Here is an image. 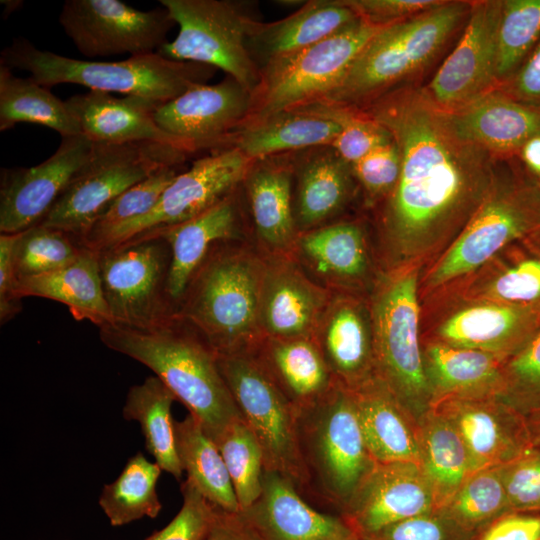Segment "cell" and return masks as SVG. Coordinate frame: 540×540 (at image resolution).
<instances>
[{
	"mask_svg": "<svg viewBox=\"0 0 540 540\" xmlns=\"http://www.w3.org/2000/svg\"><path fill=\"white\" fill-rule=\"evenodd\" d=\"M540 39V0H504L498 34L497 79L508 81Z\"/></svg>",
	"mask_w": 540,
	"mask_h": 540,
	"instance_id": "45",
	"label": "cell"
},
{
	"mask_svg": "<svg viewBox=\"0 0 540 540\" xmlns=\"http://www.w3.org/2000/svg\"><path fill=\"white\" fill-rule=\"evenodd\" d=\"M294 162L293 214L300 233L328 224L353 194L352 166L331 146Z\"/></svg>",
	"mask_w": 540,
	"mask_h": 540,
	"instance_id": "30",
	"label": "cell"
},
{
	"mask_svg": "<svg viewBox=\"0 0 540 540\" xmlns=\"http://www.w3.org/2000/svg\"><path fill=\"white\" fill-rule=\"evenodd\" d=\"M476 535L461 527L439 509L384 528L370 540H475Z\"/></svg>",
	"mask_w": 540,
	"mask_h": 540,
	"instance_id": "51",
	"label": "cell"
},
{
	"mask_svg": "<svg viewBox=\"0 0 540 540\" xmlns=\"http://www.w3.org/2000/svg\"><path fill=\"white\" fill-rule=\"evenodd\" d=\"M94 142L83 134L61 137L57 150L29 168H2L0 232L16 234L46 217L75 175L89 160Z\"/></svg>",
	"mask_w": 540,
	"mask_h": 540,
	"instance_id": "17",
	"label": "cell"
},
{
	"mask_svg": "<svg viewBox=\"0 0 540 540\" xmlns=\"http://www.w3.org/2000/svg\"><path fill=\"white\" fill-rule=\"evenodd\" d=\"M252 162L232 147L196 159L168 185L151 211L104 232L85 246L102 251L156 237L192 219L236 191Z\"/></svg>",
	"mask_w": 540,
	"mask_h": 540,
	"instance_id": "12",
	"label": "cell"
},
{
	"mask_svg": "<svg viewBox=\"0 0 540 540\" xmlns=\"http://www.w3.org/2000/svg\"><path fill=\"white\" fill-rule=\"evenodd\" d=\"M358 18L343 0L307 1L281 20L260 21L248 40V49L260 70L326 39Z\"/></svg>",
	"mask_w": 540,
	"mask_h": 540,
	"instance_id": "33",
	"label": "cell"
},
{
	"mask_svg": "<svg viewBox=\"0 0 540 540\" xmlns=\"http://www.w3.org/2000/svg\"><path fill=\"white\" fill-rule=\"evenodd\" d=\"M251 100L252 93L227 76L216 84H197L161 104L155 121L191 153L207 148L217 151L244 123Z\"/></svg>",
	"mask_w": 540,
	"mask_h": 540,
	"instance_id": "19",
	"label": "cell"
},
{
	"mask_svg": "<svg viewBox=\"0 0 540 540\" xmlns=\"http://www.w3.org/2000/svg\"><path fill=\"white\" fill-rule=\"evenodd\" d=\"M447 113L462 138L492 155L519 154L529 139L540 135V106L519 101L505 92L491 90Z\"/></svg>",
	"mask_w": 540,
	"mask_h": 540,
	"instance_id": "28",
	"label": "cell"
},
{
	"mask_svg": "<svg viewBox=\"0 0 540 540\" xmlns=\"http://www.w3.org/2000/svg\"><path fill=\"white\" fill-rule=\"evenodd\" d=\"M385 25L359 17L326 39L265 65L260 69V82L241 127L323 99Z\"/></svg>",
	"mask_w": 540,
	"mask_h": 540,
	"instance_id": "8",
	"label": "cell"
},
{
	"mask_svg": "<svg viewBox=\"0 0 540 540\" xmlns=\"http://www.w3.org/2000/svg\"><path fill=\"white\" fill-rule=\"evenodd\" d=\"M99 253V271L111 324L146 329L176 315L168 295L171 250L162 237Z\"/></svg>",
	"mask_w": 540,
	"mask_h": 540,
	"instance_id": "13",
	"label": "cell"
},
{
	"mask_svg": "<svg viewBox=\"0 0 540 540\" xmlns=\"http://www.w3.org/2000/svg\"><path fill=\"white\" fill-rule=\"evenodd\" d=\"M217 358L242 419L261 447L264 469L279 473L299 492L310 489L300 445L298 408L251 351L217 354Z\"/></svg>",
	"mask_w": 540,
	"mask_h": 540,
	"instance_id": "9",
	"label": "cell"
},
{
	"mask_svg": "<svg viewBox=\"0 0 540 540\" xmlns=\"http://www.w3.org/2000/svg\"><path fill=\"white\" fill-rule=\"evenodd\" d=\"M436 510L430 486L415 462L377 463L340 512L360 539Z\"/></svg>",
	"mask_w": 540,
	"mask_h": 540,
	"instance_id": "20",
	"label": "cell"
},
{
	"mask_svg": "<svg viewBox=\"0 0 540 540\" xmlns=\"http://www.w3.org/2000/svg\"><path fill=\"white\" fill-rule=\"evenodd\" d=\"M361 540H370V539H361Z\"/></svg>",
	"mask_w": 540,
	"mask_h": 540,
	"instance_id": "62",
	"label": "cell"
},
{
	"mask_svg": "<svg viewBox=\"0 0 540 540\" xmlns=\"http://www.w3.org/2000/svg\"><path fill=\"white\" fill-rule=\"evenodd\" d=\"M19 233L0 235V323L14 318L22 309L14 270V248Z\"/></svg>",
	"mask_w": 540,
	"mask_h": 540,
	"instance_id": "54",
	"label": "cell"
},
{
	"mask_svg": "<svg viewBox=\"0 0 540 540\" xmlns=\"http://www.w3.org/2000/svg\"><path fill=\"white\" fill-rule=\"evenodd\" d=\"M162 471L156 462L138 452L128 459L113 482L104 485L98 504L112 526L159 515L162 504L157 484Z\"/></svg>",
	"mask_w": 540,
	"mask_h": 540,
	"instance_id": "41",
	"label": "cell"
},
{
	"mask_svg": "<svg viewBox=\"0 0 540 540\" xmlns=\"http://www.w3.org/2000/svg\"><path fill=\"white\" fill-rule=\"evenodd\" d=\"M432 404L449 397L503 395V361L495 355L444 342L430 344L423 354Z\"/></svg>",
	"mask_w": 540,
	"mask_h": 540,
	"instance_id": "34",
	"label": "cell"
},
{
	"mask_svg": "<svg viewBox=\"0 0 540 540\" xmlns=\"http://www.w3.org/2000/svg\"><path fill=\"white\" fill-rule=\"evenodd\" d=\"M290 254L311 279L333 294H344L369 271L365 234L354 222L328 223L300 233Z\"/></svg>",
	"mask_w": 540,
	"mask_h": 540,
	"instance_id": "29",
	"label": "cell"
},
{
	"mask_svg": "<svg viewBox=\"0 0 540 540\" xmlns=\"http://www.w3.org/2000/svg\"><path fill=\"white\" fill-rule=\"evenodd\" d=\"M240 187L203 213L156 236L164 238L170 246L168 295L175 312L191 279L212 248L221 242L246 240Z\"/></svg>",
	"mask_w": 540,
	"mask_h": 540,
	"instance_id": "25",
	"label": "cell"
},
{
	"mask_svg": "<svg viewBox=\"0 0 540 540\" xmlns=\"http://www.w3.org/2000/svg\"><path fill=\"white\" fill-rule=\"evenodd\" d=\"M364 108L400 151L382 222L389 244L408 254L476 211L491 186L493 155L462 138L424 89L388 91Z\"/></svg>",
	"mask_w": 540,
	"mask_h": 540,
	"instance_id": "1",
	"label": "cell"
},
{
	"mask_svg": "<svg viewBox=\"0 0 540 540\" xmlns=\"http://www.w3.org/2000/svg\"><path fill=\"white\" fill-rule=\"evenodd\" d=\"M264 268V255L247 240L218 243L191 279L176 316L194 327L217 354L253 350L262 339Z\"/></svg>",
	"mask_w": 540,
	"mask_h": 540,
	"instance_id": "3",
	"label": "cell"
},
{
	"mask_svg": "<svg viewBox=\"0 0 540 540\" xmlns=\"http://www.w3.org/2000/svg\"><path fill=\"white\" fill-rule=\"evenodd\" d=\"M204 540H261L255 529L240 513L217 508L215 520Z\"/></svg>",
	"mask_w": 540,
	"mask_h": 540,
	"instance_id": "57",
	"label": "cell"
},
{
	"mask_svg": "<svg viewBox=\"0 0 540 540\" xmlns=\"http://www.w3.org/2000/svg\"><path fill=\"white\" fill-rule=\"evenodd\" d=\"M18 295L42 297L65 304L77 320L100 327L112 320L99 271V253L88 247L70 264L47 274L21 280Z\"/></svg>",
	"mask_w": 540,
	"mask_h": 540,
	"instance_id": "36",
	"label": "cell"
},
{
	"mask_svg": "<svg viewBox=\"0 0 540 540\" xmlns=\"http://www.w3.org/2000/svg\"><path fill=\"white\" fill-rule=\"evenodd\" d=\"M21 122L46 126L61 137L81 134L65 100L30 76L17 77L12 69L0 65V131Z\"/></svg>",
	"mask_w": 540,
	"mask_h": 540,
	"instance_id": "40",
	"label": "cell"
},
{
	"mask_svg": "<svg viewBox=\"0 0 540 540\" xmlns=\"http://www.w3.org/2000/svg\"><path fill=\"white\" fill-rule=\"evenodd\" d=\"M0 65L26 71L45 87L78 84L90 90L122 93L166 103L189 88L206 83L216 69L176 61L150 53L122 61L79 60L41 50L23 37H16L0 54Z\"/></svg>",
	"mask_w": 540,
	"mask_h": 540,
	"instance_id": "4",
	"label": "cell"
},
{
	"mask_svg": "<svg viewBox=\"0 0 540 540\" xmlns=\"http://www.w3.org/2000/svg\"><path fill=\"white\" fill-rule=\"evenodd\" d=\"M512 512H540V449L499 467Z\"/></svg>",
	"mask_w": 540,
	"mask_h": 540,
	"instance_id": "50",
	"label": "cell"
},
{
	"mask_svg": "<svg viewBox=\"0 0 540 540\" xmlns=\"http://www.w3.org/2000/svg\"><path fill=\"white\" fill-rule=\"evenodd\" d=\"M475 540H540V512H510L480 532Z\"/></svg>",
	"mask_w": 540,
	"mask_h": 540,
	"instance_id": "55",
	"label": "cell"
},
{
	"mask_svg": "<svg viewBox=\"0 0 540 540\" xmlns=\"http://www.w3.org/2000/svg\"><path fill=\"white\" fill-rule=\"evenodd\" d=\"M416 274L405 272L379 287L371 306L374 372L418 422L432 395L419 344Z\"/></svg>",
	"mask_w": 540,
	"mask_h": 540,
	"instance_id": "10",
	"label": "cell"
},
{
	"mask_svg": "<svg viewBox=\"0 0 540 540\" xmlns=\"http://www.w3.org/2000/svg\"><path fill=\"white\" fill-rule=\"evenodd\" d=\"M59 23L87 58L158 52L176 25L163 6L142 11L119 0H66Z\"/></svg>",
	"mask_w": 540,
	"mask_h": 540,
	"instance_id": "14",
	"label": "cell"
},
{
	"mask_svg": "<svg viewBox=\"0 0 540 540\" xmlns=\"http://www.w3.org/2000/svg\"><path fill=\"white\" fill-rule=\"evenodd\" d=\"M240 513L261 540H361L341 516L311 507L275 471L264 469L259 498Z\"/></svg>",
	"mask_w": 540,
	"mask_h": 540,
	"instance_id": "22",
	"label": "cell"
},
{
	"mask_svg": "<svg viewBox=\"0 0 540 540\" xmlns=\"http://www.w3.org/2000/svg\"><path fill=\"white\" fill-rule=\"evenodd\" d=\"M518 155L527 169L540 179V135L529 139L522 146Z\"/></svg>",
	"mask_w": 540,
	"mask_h": 540,
	"instance_id": "58",
	"label": "cell"
},
{
	"mask_svg": "<svg viewBox=\"0 0 540 540\" xmlns=\"http://www.w3.org/2000/svg\"><path fill=\"white\" fill-rule=\"evenodd\" d=\"M99 328L109 349L149 368L216 442L242 416L220 372L217 352L178 316L146 329Z\"/></svg>",
	"mask_w": 540,
	"mask_h": 540,
	"instance_id": "2",
	"label": "cell"
},
{
	"mask_svg": "<svg viewBox=\"0 0 540 540\" xmlns=\"http://www.w3.org/2000/svg\"><path fill=\"white\" fill-rule=\"evenodd\" d=\"M352 166L355 178L370 198L389 196L401 171V155L394 139L368 153Z\"/></svg>",
	"mask_w": 540,
	"mask_h": 540,
	"instance_id": "52",
	"label": "cell"
},
{
	"mask_svg": "<svg viewBox=\"0 0 540 540\" xmlns=\"http://www.w3.org/2000/svg\"><path fill=\"white\" fill-rule=\"evenodd\" d=\"M360 18L394 23L442 5L437 0H343Z\"/></svg>",
	"mask_w": 540,
	"mask_h": 540,
	"instance_id": "53",
	"label": "cell"
},
{
	"mask_svg": "<svg viewBox=\"0 0 540 540\" xmlns=\"http://www.w3.org/2000/svg\"><path fill=\"white\" fill-rule=\"evenodd\" d=\"M503 1L471 4L465 31L424 89L439 108L455 111L491 91L497 79L498 34Z\"/></svg>",
	"mask_w": 540,
	"mask_h": 540,
	"instance_id": "16",
	"label": "cell"
},
{
	"mask_svg": "<svg viewBox=\"0 0 540 540\" xmlns=\"http://www.w3.org/2000/svg\"><path fill=\"white\" fill-rule=\"evenodd\" d=\"M175 436L186 480L215 507L227 512H240L221 452L200 423L188 414L183 420L175 421Z\"/></svg>",
	"mask_w": 540,
	"mask_h": 540,
	"instance_id": "39",
	"label": "cell"
},
{
	"mask_svg": "<svg viewBox=\"0 0 540 540\" xmlns=\"http://www.w3.org/2000/svg\"><path fill=\"white\" fill-rule=\"evenodd\" d=\"M251 352L298 409L319 400L336 381L313 339L263 337Z\"/></svg>",
	"mask_w": 540,
	"mask_h": 540,
	"instance_id": "35",
	"label": "cell"
},
{
	"mask_svg": "<svg viewBox=\"0 0 540 540\" xmlns=\"http://www.w3.org/2000/svg\"><path fill=\"white\" fill-rule=\"evenodd\" d=\"M431 408L458 432L474 471L503 466L535 448L527 416L502 397H449Z\"/></svg>",
	"mask_w": 540,
	"mask_h": 540,
	"instance_id": "18",
	"label": "cell"
},
{
	"mask_svg": "<svg viewBox=\"0 0 540 540\" xmlns=\"http://www.w3.org/2000/svg\"><path fill=\"white\" fill-rule=\"evenodd\" d=\"M419 466L432 491L436 509L444 507L475 472L454 427L430 408L417 422Z\"/></svg>",
	"mask_w": 540,
	"mask_h": 540,
	"instance_id": "37",
	"label": "cell"
},
{
	"mask_svg": "<svg viewBox=\"0 0 540 540\" xmlns=\"http://www.w3.org/2000/svg\"><path fill=\"white\" fill-rule=\"evenodd\" d=\"M299 438L310 477L340 508L377 464L366 446L351 391L335 381L319 400L298 409Z\"/></svg>",
	"mask_w": 540,
	"mask_h": 540,
	"instance_id": "6",
	"label": "cell"
},
{
	"mask_svg": "<svg viewBox=\"0 0 540 540\" xmlns=\"http://www.w3.org/2000/svg\"><path fill=\"white\" fill-rule=\"evenodd\" d=\"M174 394L157 377L149 376L129 388L122 408L123 418L138 422L149 454L164 472L180 480L183 474L172 417Z\"/></svg>",
	"mask_w": 540,
	"mask_h": 540,
	"instance_id": "38",
	"label": "cell"
},
{
	"mask_svg": "<svg viewBox=\"0 0 540 540\" xmlns=\"http://www.w3.org/2000/svg\"><path fill=\"white\" fill-rule=\"evenodd\" d=\"M189 155L158 142H94L89 160L40 225L82 239L100 213L124 191L161 167L183 165Z\"/></svg>",
	"mask_w": 540,
	"mask_h": 540,
	"instance_id": "7",
	"label": "cell"
},
{
	"mask_svg": "<svg viewBox=\"0 0 540 540\" xmlns=\"http://www.w3.org/2000/svg\"><path fill=\"white\" fill-rule=\"evenodd\" d=\"M540 332V310L509 304L462 309L439 329L442 342L491 353L505 362Z\"/></svg>",
	"mask_w": 540,
	"mask_h": 540,
	"instance_id": "27",
	"label": "cell"
},
{
	"mask_svg": "<svg viewBox=\"0 0 540 540\" xmlns=\"http://www.w3.org/2000/svg\"><path fill=\"white\" fill-rule=\"evenodd\" d=\"M312 339L334 379L349 390L375 376L371 310L353 297L333 294Z\"/></svg>",
	"mask_w": 540,
	"mask_h": 540,
	"instance_id": "23",
	"label": "cell"
},
{
	"mask_svg": "<svg viewBox=\"0 0 540 540\" xmlns=\"http://www.w3.org/2000/svg\"><path fill=\"white\" fill-rule=\"evenodd\" d=\"M368 451L376 463L419 464L418 425L376 376L350 390Z\"/></svg>",
	"mask_w": 540,
	"mask_h": 540,
	"instance_id": "32",
	"label": "cell"
},
{
	"mask_svg": "<svg viewBox=\"0 0 540 540\" xmlns=\"http://www.w3.org/2000/svg\"><path fill=\"white\" fill-rule=\"evenodd\" d=\"M507 82L505 93L519 101L540 106V39Z\"/></svg>",
	"mask_w": 540,
	"mask_h": 540,
	"instance_id": "56",
	"label": "cell"
},
{
	"mask_svg": "<svg viewBox=\"0 0 540 540\" xmlns=\"http://www.w3.org/2000/svg\"><path fill=\"white\" fill-rule=\"evenodd\" d=\"M2 3H4L5 5L4 13L9 14L12 13L15 9L19 8L22 4V1H2Z\"/></svg>",
	"mask_w": 540,
	"mask_h": 540,
	"instance_id": "60",
	"label": "cell"
},
{
	"mask_svg": "<svg viewBox=\"0 0 540 540\" xmlns=\"http://www.w3.org/2000/svg\"><path fill=\"white\" fill-rule=\"evenodd\" d=\"M439 510L476 536L495 520L512 512L499 467L473 472Z\"/></svg>",
	"mask_w": 540,
	"mask_h": 540,
	"instance_id": "42",
	"label": "cell"
},
{
	"mask_svg": "<svg viewBox=\"0 0 540 540\" xmlns=\"http://www.w3.org/2000/svg\"><path fill=\"white\" fill-rule=\"evenodd\" d=\"M264 257L259 302L262 338L312 339L333 293L311 279L291 254Z\"/></svg>",
	"mask_w": 540,
	"mask_h": 540,
	"instance_id": "21",
	"label": "cell"
},
{
	"mask_svg": "<svg viewBox=\"0 0 540 540\" xmlns=\"http://www.w3.org/2000/svg\"><path fill=\"white\" fill-rule=\"evenodd\" d=\"M182 506L161 530L145 540H204L215 520L217 507L207 501L187 480L181 483Z\"/></svg>",
	"mask_w": 540,
	"mask_h": 540,
	"instance_id": "49",
	"label": "cell"
},
{
	"mask_svg": "<svg viewBox=\"0 0 540 540\" xmlns=\"http://www.w3.org/2000/svg\"><path fill=\"white\" fill-rule=\"evenodd\" d=\"M313 103L340 126L339 134L331 147L350 165L376 148L393 141L389 130L361 109L322 101Z\"/></svg>",
	"mask_w": 540,
	"mask_h": 540,
	"instance_id": "47",
	"label": "cell"
},
{
	"mask_svg": "<svg viewBox=\"0 0 540 540\" xmlns=\"http://www.w3.org/2000/svg\"><path fill=\"white\" fill-rule=\"evenodd\" d=\"M294 162L254 160L242 187L252 217L255 246L266 256L290 254L299 235L293 214Z\"/></svg>",
	"mask_w": 540,
	"mask_h": 540,
	"instance_id": "24",
	"label": "cell"
},
{
	"mask_svg": "<svg viewBox=\"0 0 540 540\" xmlns=\"http://www.w3.org/2000/svg\"><path fill=\"white\" fill-rule=\"evenodd\" d=\"M65 101L81 134L95 143L158 142L192 154L158 127L155 112L161 103L137 96L117 98L95 90Z\"/></svg>",
	"mask_w": 540,
	"mask_h": 540,
	"instance_id": "26",
	"label": "cell"
},
{
	"mask_svg": "<svg viewBox=\"0 0 540 540\" xmlns=\"http://www.w3.org/2000/svg\"><path fill=\"white\" fill-rule=\"evenodd\" d=\"M178 25L162 56L224 71L249 92L260 82V70L248 49L258 23L244 2L232 0H160Z\"/></svg>",
	"mask_w": 540,
	"mask_h": 540,
	"instance_id": "11",
	"label": "cell"
},
{
	"mask_svg": "<svg viewBox=\"0 0 540 540\" xmlns=\"http://www.w3.org/2000/svg\"><path fill=\"white\" fill-rule=\"evenodd\" d=\"M535 187H536L538 209H539V223L536 230L533 233H540V182L539 181L535 183Z\"/></svg>",
	"mask_w": 540,
	"mask_h": 540,
	"instance_id": "61",
	"label": "cell"
},
{
	"mask_svg": "<svg viewBox=\"0 0 540 540\" xmlns=\"http://www.w3.org/2000/svg\"><path fill=\"white\" fill-rule=\"evenodd\" d=\"M539 223L535 183L489 190L467 226L434 267L431 285L475 270L508 243L532 234Z\"/></svg>",
	"mask_w": 540,
	"mask_h": 540,
	"instance_id": "15",
	"label": "cell"
},
{
	"mask_svg": "<svg viewBox=\"0 0 540 540\" xmlns=\"http://www.w3.org/2000/svg\"><path fill=\"white\" fill-rule=\"evenodd\" d=\"M182 166L161 167L124 191L100 213L81 239L83 245L104 232L151 211L164 190L182 172Z\"/></svg>",
	"mask_w": 540,
	"mask_h": 540,
	"instance_id": "46",
	"label": "cell"
},
{
	"mask_svg": "<svg viewBox=\"0 0 540 540\" xmlns=\"http://www.w3.org/2000/svg\"><path fill=\"white\" fill-rule=\"evenodd\" d=\"M85 248L78 237L57 228L38 224L20 232L13 255L18 283L70 264Z\"/></svg>",
	"mask_w": 540,
	"mask_h": 540,
	"instance_id": "43",
	"label": "cell"
},
{
	"mask_svg": "<svg viewBox=\"0 0 540 540\" xmlns=\"http://www.w3.org/2000/svg\"><path fill=\"white\" fill-rule=\"evenodd\" d=\"M527 419L533 445L540 449V409L529 413Z\"/></svg>",
	"mask_w": 540,
	"mask_h": 540,
	"instance_id": "59",
	"label": "cell"
},
{
	"mask_svg": "<svg viewBox=\"0 0 540 540\" xmlns=\"http://www.w3.org/2000/svg\"><path fill=\"white\" fill-rule=\"evenodd\" d=\"M340 131L338 123L314 103L285 110L236 130L225 148H236L251 160L290 151L331 146Z\"/></svg>",
	"mask_w": 540,
	"mask_h": 540,
	"instance_id": "31",
	"label": "cell"
},
{
	"mask_svg": "<svg viewBox=\"0 0 540 540\" xmlns=\"http://www.w3.org/2000/svg\"><path fill=\"white\" fill-rule=\"evenodd\" d=\"M215 443L226 464L242 512L261 494L263 452L243 419L231 424Z\"/></svg>",
	"mask_w": 540,
	"mask_h": 540,
	"instance_id": "44",
	"label": "cell"
},
{
	"mask_svg": "<svg viewBox=\"0 0 540 540\" xmlns=\"http://www.w3.org/2000/svg\"><path fill=\"white\" fill-rule=\"evenodd\" d=\"M502 398L526 416L540 409V332L502 366Z\"/></svg>",
	"mask_w": 540,
	"mask_h": 540,
	"instance_id": "48",
	"label": "cell"
},
{
	"mask_svg": "<svg viewBox=\"0 0 540 540\" xmlns=\"http://www.w3.org/2000/svg\"><path fill=\"white\" fill-rule=\"evenodd\" d=\"M471 4L442 5L382 27L364 46L347 73L323 99L359 108L425 66L470 13Z\"/></svg>",
	"mask_w": 540,
	"mask_h": 540,
	"instance_id": "5",
	"label": "cell"
}]
</instances>
